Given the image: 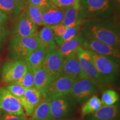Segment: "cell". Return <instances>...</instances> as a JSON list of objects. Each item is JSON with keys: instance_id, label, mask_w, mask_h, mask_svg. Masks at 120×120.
I'll list each match as a JSON object with an SVG mask.
<instances>
[{"instance_id": "6da1fadb", "label": "cell", "mask_w": 120, "mask_h": 120, "mask_svg": "<svg viewBox=\"0 0 120 120\" xmlns=\"http://www.w3.org/2000/svg\"><path fill=\"white\" fill-rule=\"evenodd\" d=\"M40 45L37 34L29 37L13 35L9 42L8 56L10 60L25 61Z\"/></svg>"}, {"instance_id": "7a4b0ae2", "label": "cell", "mask_w": 120, "mask_h": 120, "mask_svg": "<svg viewBox=\"0 0 120 120\" xmlns=\"http://www.w3.org/2000/svg\"><path fill=\"white\" fill-rule=\"evenodd\" d=\"M81 30L84 37L95 39L113 47L120 48V34L109 27L101 24L90 23L81 27Z\"/></svg>"}, {"instance_id": "3957f363", "label": "cell", "mask_w": 120, "mask_h": 120, "mask_svg": "<svg viewBox=\"0 0 120 120\" xmlns=\"http://www.w3.org/2000/svg\"><path fill=\"white\" fill-rule=\"evenodd\" d=\"M99 74L107 85L113 83L117 77L119 66L115 60L90 51Z\"/></svg>"}, {"instance_id": "277c9868", "label": "cell", "mask_w": 120, "mask_h": 120, "mask_svg": "<svg viewBox=\"0 0 120 120\" xmlns=\"http://www.w3.org/2000/svg\"><path fill=\"white\" fill-rule=\"evenodd\" d=\"M100 88L92 79L84 77L76 80L72 87L70 95L75 102L81 104L94 96Z\"/></svg>"}, {"instance_id": "5b68a950", "label": "cell", "mask_w": 120, "mask_h": 120, "mask_svg": "<svg viewBox=\"0 0 120 120\" xmlns=\"http://www.w3.org/2000/svg\"><path fill=\"white\" fill-rule=\"evenodd\" d=\"M77 55L81 68L85 76L95 82L100 88L107 85L97 71L90 51L81 47L78 50Z\"/></svg>"}, {"instance_id": "8992f818", "label": "cell", "mask_w": 120, "mask_h": 120, "mask_svg": "<svg viewBox=\"0 0 120 120\" xmlns=\"http://www.w3.org/2000/svg\"><path fill=\"white\" fill-rule=\"evenodd\" d=\"M28 71L25 61L10 60L3 64L1 70L2 81L5 84L16 82Z\"/></svg>"}, {"instance_id": "52a82bcc", "label": "cell", "mask_w": 120, "mask_h": 120, "mask_svg": "<svg viewBox=\"0 0 120 120\" xmlns=\"http://www.w3.org/2000/svg\"><path fill=\"white\" fill-rule=\"evenodd\" d=\"M75 100L70 94L50 101L51 120H58L67 118L75 110Z\"/></svg>"}, {"instance_id": "ba28073f", "label": "cell", "mask_w": 120, "mask_h": 120, "mask_svg": "<svg viewBox=\"0 0 120 120\" xmlns=\"http://www.w3.org/2000/svg\"><path fill=\"white\" fill-rule=\"evenodd\" d=\"M76 80L77 79L75 78L61 75L51 82L46 93V98L51 101L70 94L72 87Z\"/></svg>"}, {"instance_id": "9c48e42d", "label": "cell", "mask_w": 120, "mask_h": 120, "mask_svg": "<svg viewBox=\"0 0 120 120\" xmlns=\"http://www.w3.org/2000/svg\"><path fill=\"white\" fill-rule=\"evenodd\" d=\"M82 47L90 51L112 59H120L119 49L112 47L95 39L84 37Z\"/></svg>"}, {"instance_id": "30bf717a", "label": "cell", "mask_w": 120, "mask_h": 120, "mask_svg": "<svg viewBox=\"0 0 120 120\" xmlns=\"http://www.w3.org/2000/svg\"><path fill=\"white\" fill-rule=\"evenodd\" d=\"M57 49L46 52L42 66V67L49 73L52 81L61 75L62 64L64 60L58 53Z\"/></svg>"}, {"instance_id": "8fae6325", "label": "cell", "mask_w": 120, "mask_h": 120, "mask_svg": "<svg viewBox=\"0 0 120 120\" xmlns=\"http://www.w3.org/2000/svg\"><path fill=\"white\" fill-rule=\"evenodd\" d=\"M0 109L7 113L25 115L19 100L4 87H0Z\"/></svg>"}, {"instance_id": "7c38bea8", "label": "cell", "mask_w": 120, "mask_h": 120, "mask_svg": "<svg viewBox=\"0 0 120 120\" xmlns=\"http://www.w3.org/2000/svg\"><path fill=\"white\" fill-rule=\"evenodd\" d=\"M13 27V35L21 37H29L37 34V26L30 19L25 12L17 16Z\"/></svg>"}, {"instance_id": "4fadbf2b", "label": "cell", "mask_w": 120, "mask_h": 120, "mask_svg": "<svg viewBox=\"0 0 120 120\" xmlns=\"http://www.w3.org/2000/svg\"><path fill=\"white\" fill-rule=\"evenodd\" d=\"M42 98L41 92L35 87L27 88L19 100L27 116L30 117L32 115L34 109L41 102Z\"/></svg>"}, {"instance_id": "5bb4252c", "label": "cell", "mask_w": 120, "mask_h": 120, "mask_svg": "<svg viewBox=\"0 0 120 120\" xmlns=\"http://www.w3.org/2000/svg\"><path fill=\"white\" fill-rule=\"evenodd\" d=\"M61 75L75 78L76 79L86 77L81 68L77 52L64 58Z\"/></svg>"}, {"instance_id": "9a60e30c", "label": "cell", "mask_w": 120, "mask_h": 120, "mask_svg": "<svg viewBox=\"0 0 120 120\" xmlns=\"http://www.w3.org/2000/svg\"><path fill=\"white\" fill-rule=\"evenodd\" d=\"M64 13V8L58 7L52 4L42 10V19L43 26L52 27L62 23Z\"/></svg>"}, {"instance_id": "2e32d148", "label": "cell", "mask_w": 120, "mask_h": 120, "mask_svg": "<svg viewBox=\"0 0 120 120\" xmlns=\"http://www.w3.org/2000/svg\"><path fill=\"white\" fill-rule=\"evenodd\" d=\"M82 9L81 2L64 8V13L62 24L66 27L82 26L85 20L81 16Z\"/></svg>"}, {"instance_id": "e0dca14e", "label": "cell", "mask_w": 120, "mask_h": 120, "mask_svg": "<svg viewBox=\"0 0 120 120\" xmlns=\"http://www.w3.org/2000/svg\"><path fill=\"white\" fill-rule=\"evenodd\" d=\"M120 109L118 105L102 106L89 116L90 120H119Z\"/></svg>"}, {"instance_id": "ac0fdd59", "label": "cell", "mask_w": 120, "mask_h": 120, "mask_svg": "<svg viewBox=\"0 0 120 120\" xmlns=\"http://www.w3.org/2000/svg\"><path fill=\"white\" fill-rule=\"evenodd\" d=\"M46 54L45 48L40 45L25 60L28 71L34 73L37 69L42 67Z\"/></svg>"}, {"instance_id": "d6986e66", "label": "cell", "mask_w": 120, "mask_h": 120, "mask_svg": "<svg viewBox=\"0 0 120 120\" xmlns=\"http://www.w3.org/2000/svg\"><path fill=\"white\" fill-rule=\"evenodd\" d=\"M34 87L39 90L43 98H46V93L52 80L49 73L42 67L37 69L33 73Z\"/></svg>"}, {"instance_id": "ffe728a7", "label": "cell", "mask_w": 120, "mask_h": 120, "mask_svg": "<svg viewBox=\"0 0 120 120\" xmlns=\"http://www.w3.org/2000/svg\"><path fill=\"white\" fill-rule=\"evenodd\" d=\"M83 40L84 37L81 33L75 38L66 42L58 47L57 51L62 57L66 58L76 53L81 47H82Z\"/></svg>"}, {"instance_id": "44dd1931", "label": "cell", "mask_w": 120, "mask_h": 120, "mask_svg": "<svg viewBox=\"0 0 120 120\" xmlns=\"http://www.w3.org/2000/svg\"><path fill=\"white\" fill-rule=\"evenodd\" d=\"M37 37L40 44L45 48L46 52L57 49L54 40L53 32L50 27H43L40 32H37Z\"/></svg>"}, {"instance_id": "7402d4cb", "label": "cell", "mask_w": 120, "mask_h": 120, "mask_svg": "<svg viewBox=\"0 0 120 120\" xmlns=\"http://www.w3.org/2000/svg\"><path fill=\"white\" fill-rule=\"evenodd\" d=\"M30 120H51L50 101L42 97L38 106L30 117Z\"/></svg>"}, {"instance_id": "603a6c76", "label": "cell", "mask_w": 120, "mask_h": 120, "mask_svg": "<svg viewBox=\"0 0 120 120\" xmlns=\"http://www.w3.org/2000/svg\"><path fill=\"white\" fill-rule=\"evenodd\" d=\"M82 9L90 12H105L108 10L110 0H81Z\"/></svg>"}, {"instance_id": "cb8c5ba5", "label": "cell", "mask_w": 120, "mask_h": 120, "mask_svg": "<svg viewBox=\"0 0 120 120\" xmlns=\"http://www.w3.org/2000/svg\"><path fill=\"white\" fill-rule=\"evenodd\" d=\"M25 5L15 0H0V11L10 16L16 17L24 8Z\"/></svg>"}, {"instance_id": "d4e9b609", "label": "cell", "mask_w": 120, "mask_h": 120, "mask_svg": "<svg viewBox=\"0 0 120 120\" xmlns=\"http://www.w3.org/2000/svg\"><path fill=\"white\" fill-rule=\"evenodd\" d=\"M102 106V105L101 99L98 96L94 95L90 97L82 105L81 109V115L82 117L94 113Z\"/></svg>"}, {"instance_id": "484cf974", "label": "cell", "mask_w": 120, "mask_h": 120, "mask_svg": "<svg viewBox=\"0 0 120 120\" xmlns=\"http://www.w3.org/2000/svg\"><path fill=\"white\" fill-rule=\"evenodd\" d=\"M82 26H76L67 27L64 34L61 37H54L55 43L57 46L59 47L66 42L70 41L81 34Z\"/></svg>"}, {"instance_id": "4316f807", "label": "cell", "mask_w": 120, "mask_h": 120, "mask_svg": "<svg viewBox=\"0 0 120 120\" xmlns=\"http://www.w3.org/2000/svg\"><path fill=\"white\" fill-rule=\"evenodd\" d=\"M42 9L38 7L28 6L24 12L36 26H43L42 19Z\"/></svg>"}, {"instance_id": "83f0119b", "label": "cell", "mask_w": 120, "mask_h": 120, "mask_svg": "<svg viewBox=\"0 0 120 120\" xmlns=\"http://www.w3.org/2000/svg\"><path fill=\"white\" fill-rule=\"evenodd\" d=\"M119 100V96L113 90H105L102 94L101 102L102 106H111L117 102Z\"/></svg>"}, {"instance_id": "f1b7e54d", "label": "cell", "mask_w": 120, "mask_h": 120, "mask_svg": "<svg viewBox=\"0 0 120 120\" xmlns=\"http://www.w3.org/2000/svg\"><path fill=\"white\" fill-rule=\"evenodd\" d=\"M13 83L20 85L26 89L34 87V74L31 72L27 71L23 76Z\"/></svg>"}, {"instance_id": "f546056e", "label": "cell", "mask_w": 120, "mask_h": 120, "mask_svg": "<svg viewBox=\"0 0 120 120\" xmlns=\"http://www.w3.org/2000/svg\"><path fill=\"white\" fill-rule=\"evenodd\" d=\"M6 88L19 100H20L26 90V88H24L23 87L13 83L9 84Z\"/></svg>"}, {"instance_id": "4dcf8cb0", "label": "cell", "mask_w": 120, "mask_h": 120, "mask_svg": "<svg viewBox=\"0 0 120 120\" xmlns=\"http://www.w3.org/2000/svg\"><path fill=\"white\" fill-rule=\"evenodd\" d=\"M52 4L51 0H25V5L34 6L38 7L42 9L50 6Z\"/></svg>"}, {"instance_id": "1f68e13d", "label": "cell", "mask_w": 120, "mask_h": 120, "mask_svg": "<svg viewBox=\"0 0 120 120\" xmlns=\"http://www.w3.org/2000/svg\"><path fill=\"white\" fill-rule=\"evenodd\" d=\"M80 1L81 0H56L53 4L61 8H66L80 3Z\"/></svg>"}, {"instance_id": "d6a6232c", "label": "cell", "mask_w": 120, "mask_h": 120, "mask_svg": "<svg viewBox=\"0 0 120 120\" xmlns=\"http://www.w3.org/2000/svg\"><path fill=\"white\" fill-rule=\"evenodd\" d=\"M25 115H16L4 113L0 114V120H26Z\"/></svg>"}, {"instance_id": "836d02e7", "label": "cell", "mask_w": 120, "mask_h": 120, "mask_svg": "<svg viewBox=\"0 0 120 120\" xmlns=\"http://www.w3.org/2000/svg\"><path fill=\"white\" fill-rule=\"evenodd\" d=\"M51 28L53 32L54 37H61L62 36L65 32L67 27L64 26L62 23L58 24L52 27H50Z\"/></svg>"}, {"instance_id": "e575fe53", "label": "cell", "mask_w": 120, "mask_h": 120, "mask_svg": "<svg viewBox=\"0 0 120 120\" xmlns=\"http://www.w3.org/2000/svg\"><path fill=\"white\" fill-rule=\"evenodd\" d=\"M8 31L3 26H0V47L8 36Z\"/></svg>"}, {"instance_id": "d590c367", "label": "cell", "mask_w": 120, "mask_h": 120, "mask_svg": "<svg viewBox=\"0 0 120 120\" xmlns=\"http://www.w3.org/2000/svg\"><path fill=\"white\" fill-rule=\"evenodd\" d=\"M8 16L6 14L0 11V26H2L8 19Z\"/></svg>"}, {"instance_id": "8d00e7d4", "label": "cell", "mask_w": 120, "mask_h": 120, "mask_svg": "<svg viewBox=\"0 0 120 120\" xmlns=\"http://www.w3.org/2000/svg\"><path fill=\"white\" fill-rule=\"evenodd\" d=\"M15 1H16V2L19 3V4H23L25 5V0H15Z\"/></svg>"}, {"instance_id": "74e56055", "label": "cell", "mask_w": 120, "mask_h": 120, "mask_svg": "<svg viewBox=\"0 0 120 120\" xmlns=\"http://www.w3.org/2000/svg\"><path fill=\"white\" fill-rule=\"evenodd\" d=\"M115 1H116L117 3H118V4H120V0H115Z\"/></svg>"}, {"instance_id": "f35d334b", "label": "cell", "mask_w": 120, "mask_h": 120, "mask_svg": "<svg viewBox=\"0 0 120 120\" xmlns=\"http://www.w3.org/2000/svg\"><path fill=\"white\" fill-rule=\"evenodd\" d=\"M69 120L68 118H64V119H62V120Z\"/></svg>"}, {"instance_id": "ab89813d", "label": "cell", "mask_w": 120, "mask_h": 120, "mask_svg": "<svg viewBox=\"0 0 120 120\" xmlns=\"http://www.w3.org/2000/svg\"><path fill=\"white\" fill-rule=\"evenodd\" d=\"M56 1V0H51V1H52V4H53V3L55 2V1Z\"/></svg>"}, {"instance_id": "60d3db41", "label": "cell", "mask_w": 120, "mask_h": 120, "mask_svg": "<svg viewBox=\"0 0 120 120\" xmlns=\"http://www.w3.org/2000/svg\"><path fill=\"white\" fill-rule=\"evenodd\" d=\"M26 120H30V118H28V119H26Z\"/></svg>"}]
</instances>
